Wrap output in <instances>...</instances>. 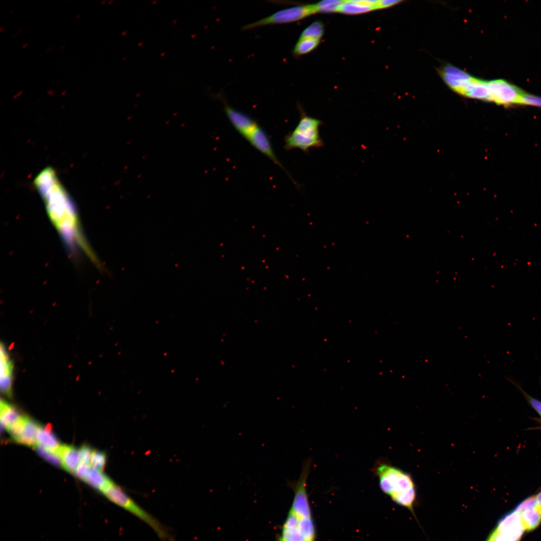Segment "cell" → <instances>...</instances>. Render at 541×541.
I'll use <instances>...</instances> for the list:
<instances>
[{
	"instance_id": "obj_40",
	"label": "cell",
	"mask_w": 541,
	"mask_h": 541,
	"mask_svg": "<svg viewBox=\"0 0 541 541\" xmlns=\"http://www.w3.org/2000/svg\"><path fill=\"white\" fill-rule=\"evenodd\" d=\"M65 47H66V45H65V44H63V45H61V46H60V49L61 50H63V49H64L65 48Z\"/></svg>"
},
{
	"instance_id": "obj_16",
	"label": "cell",
	"mask_w": 541,
	"mask_h": 541,
	"mask_svg": "<svg viewBox=\"0 0 541 541\" xmlns=\"http://www.w3.org/2000/svg\"><path fill=\"white\" fill-rule=\"evenodd\" d=\"M524 530L530 531L541 522V506L537 503L518 512Z\"/></svg>"
},
{
	"instance_id": "obj_36",
	"label": "cell",
	"mask_w": 541,
	"mask_h": 541,
	"mask_svg": "<svg viewBox=\"0 0 541 541\" xmlns=\"http://www.w3.org/2000/svg\"><path fill=\"white\" fill-rule=\"evenodd\" d=\"M81 16H82V14H78V15H76V17H75V19H76V20H79V19H80L81 18Z\"/></svg>"
},
{
	"instance_id": "obj_27",
	"label": "cell",
	"mask_w": 541,
	"mask_h": 541,
	"mask_svg": "<svg viewBox=\"0 0 541 541\" xmlns=\"http://www.w3.org/2000/svg\"><path fill=\"white\" fill-rule=\"evenodd\" d=\"M519 105L541 108V97L524 92L521 98Z\"/></svg>"
},
{
	"instance_id": "obj_24",
	"label": "cell",
	"mask_w": 541,
	"mask_h": 541,
	"mask_svg": "<svg viewBox=\"0 0 541 541\" xmlns=\"http://www.w3.org/2000/svg\"><path fill=\"white\" fill-rule=\"evenodd\" d=\"M106 460V455L104 452L97 450H93L90 461L93 468L103 472Z\"/></svg>"
},
{
	"instance_id": "obj_5",
	"label": "cell",
	"mask_w": 541,
	"mask_h": 541,
	"mask_svg": "<svg viewBox=\"0 0 541 541\" xmlns=\"http://www.w3.org/2000/svg\"><path fill=\"white\" fill-rule=\"evenodd\" d=\"M109 501L121 507L148 524L163 541H169L172 535L161 522L134 501L113 481L101 493Z\"/></svg>"
},
{
	"instance_id": "obj_32",
	"label": "cell",
	"mask_w": 541,
	"mask_h": 541,
	"mask_svg": "<svg viewBox=\"0 0 541 541\" xmlns=\"http://www.w3.org/2000/svg\"><path fill=\"white\" fill-rule=\"evenodd\" d=\"M23 92H24L23 90H21L17 94H16V95H14V98L16 99V98H18L19 96H21L23 93Z\"/></svg>"
},
{
	"instance_id": "obj_17",
	"label": "cell",
	"mask_w": 541,
	"mask_h": 541,
	"mask_svg": "<svg viewBox=\"0 0 541 541\" xmlns=\"http://www.w3.org/2000/svg\"><path fill=\"white\" fill-rule=\"evenodd\" d=\"M40 426L36 421L27 417L22 433L16 442L28 446H36Z\"/></svg>"
},
{
	"instance_id": "obj_20",
	"label": "cell",
	"mask_w": 541,
	"mask_h": 541,
	"mask_svg": "<svg viewBox=\"0 0 541 541\" xmlns=\"http://www.w3.org/2000/svg\"><path fill=\"white\" fill-rule=\"evenodd\" d=\"M320 40L309 38H299L293 50L296 57L308 54L314 50L319 45Z\"/></svg>"
},
{
	"instance_id": "obj_18",
	"label": "cell",
	"mask_w": 541,
	"mask_h": 541,
	"mask_svg": "<svg viewBox=\"0 0 541 541\" xmlns=\"http://www.w3.org/2000/svg\"><path fill=\"white\" fill-rule=\"evenodd\" d=\"M84 481L102 493L113 481L102 471L90 467Z\"/></svg>"
},
{
	"instance_id": "obj_13",
	"label": "cell",
	"mask_w": 541,
	"mask_h": 541,
	"mask_svg": "<svg viewBox=\"0 0 541 541\" xmlns=\"http://www.w3.org/2000/svg\"><path fill=\"white\" fill-rule=\"evenodd\" d=\"M377 1H343L338 12L356 15L367 13L376 10Z\"/></svg>"
},
{
	"instance_id": "obj_12",
	"label": "cell",
	"mask_w": 541,
	"mask_h": 541,
	"mask_svg": "<svg viewBox=\"0 0 541 541\" xmlns=\"http://www.w3.org/2000/svg\"><path fill=\"white\" fill-rule=\"evenodd\" d=\"M440 73L445 83L455 92L472 78L468 73L449 65L444 66Z\"/></svg>"
},
{
	"instance_id": "obj_31",
	"label": "cell",
	"mask_w": 541,
	"mask_h": 541,
	"mask_svg": "<svg viewBox=\"0 0 541 541\" xmlns=\"http://www.w3.org/2000/svg\"><path fill=\"white\" fill-rule=\"evenodd\" d=\"M535 496L537 504L541 506V490Z\"/></svg>"
},
{
	"instance_id": "obj_30",
	"label": "cell",
	"mask_w": 541,
	"mask_h": 541,
	"mask_svg": "<svg viewBox=\"0 0 541 541\" xmlns=\"http://www.w3.org/2000/svg\"><path fill=\"white\" fill-rule=\"evenodd\" d=\"M401 2V1L394 0H381L377 1L376 10L385 9L391 7Z\"/></svg>"
},
{
	"instance_id": "obj_10",
	"label": "cell",
	"mask_w": 541,
	"mask_h": 541,
	"mask_svg": "<svg viewBox=\"0 0 541 541\" xmlns=\"http://www.w3.org/2000/svg\"><path fill=\"white\" fill-rule=\"evenodd\" d=\"M224 111L234 128L244 139L258 125L257 121L246 113L234 109L223 101Z\"/></svg>"
},
{
	"instance_id": "obj_8",
	"label": "cell",
	"mask_w": 541,
	"mask_h": 541,
	"mask_svg": "<svg viewBox=\"0 0 541 541\" xmlns=\"http://www.w3.org/2000/svg\"><path fill=\"white\" fill-rule=\"evenodd\" d=\"M246 140L256 149L269 158L282 168L293 180L289 173L284 168L276 155L270 139L264 130L258 124L249 134ZM295 183V181L293 180Z\"/></svg>"
},
{
	"instance_id": "obj_2",
	"label": "cell",
	"mask_w": 541,
	"mask_h": 541,
	"mask_svg": "<svg viewBox=\"0 0 541 541\" xmlns=\"http://www.w3.org/2000/svg\"><path fill=\"white\" fill-rule=\"evenodd\" d=\"M309 474L303 471L297 480L288 481L294 498L281 526L277 541H315L316 529L307 490Z\"/></svg>"
},
{
	"instance_id": "obj_22",
	"label": "cell",
	"mask_w": 541,
	"mask_h": 541,
	"mask_svg": "<svg viewBox=\"0 0 541 541\" xmlns=\"http://www.w3.org/2000/svg\"><path fill=\"white\" fill-rule=\"evenodd\" d=\"M34 448L37 453L45 460L56 466L63 467L62 459L58 453L47 450L39 445H36Z\"/></svg>"
},
{
	"instance_id": "obj_14",
	"label": "cell",
	"mask_w": 541,
	"mask_h": 541,
	"mask_svg": "<svg viewBox=\"0 0 541 541\" xmlns=\"http://www.w3.org/2000/svg\"><path fill=\"white\" fill-rule=\"evenodd\" d=\"M37 442L39 446L57 453L62 446L53 432L52 426L50 424L40 426L37 436Z\"/></svg>"
},
{
	"instance_id": "obj_42",
	"label": "cell",
	"mask_w": 541,
	"mask_h": 541,
	"mask_svg": "<svg viewBox=\"0 0 541 541\" xmlns=\"http://www.w3.org/2000/svg\"><path fill=\"white\" fill-rule=\"evenodd\" d=\"M18 33L17 32L15 34H14V35H13V37L14 38H16L17 37V36H18Z\"/></svg>"
},
{
	"instance_id": "obj_4",
	"label": "cell",
	"mask_w": 541,
	"mask_h": 541,
	"mask_svg": "<svg viewBox=\"0 0 541 541\" xmlns=\"http://www.w3.org/2000/svg\"><path fill=\"white\" fill-rule=\"evenodd\" d=\"M299 109L300 119L296 127L285 136V149L288 151L298 149L307 153L313 148L324 146L319 131L323 122L307 115L301 106Z\"/></svg>"
},
{
	"instance_id": "obj_34",
	"label": "cell",
	"mask_w": 541,
	"mask_h": 541,
	"mask_svg": "<svg viewBox=\"0 0 541 541\" xmlns=\"http://www.w3.org/2000/svg\"><path fill=\"white\" fill-rule=\"evenodd\" d=\"M28 45H29V43H28V42H27V43H26L24 44L23 45V46H22V48H23V49H26V48H27V47L28 46Z\"/></svg>"
},
{
	"instance_id": "obj_15",
	"label": "cell",
	"mask_w": 541,
	"mask_h": 541,
	"mask_svg": "<svg viewBox=\"0 0 541 541\" xmlns=\"http://www.w3.org/2000/svg\"><path fill=\"white\" fill-rule=\"evenodd\" d=\"M57 453L60 456L63 467L74 473L80 462L79 450L72 445H62Z\"/></svg>"
},
{
	"instance_id": "obj_1",
	"label": "cell",
	"mask_w": 541,
	"mask_h": 541,
	"mask_svg": "<svg viewBox=\"0 0 541 541\" xmlns=\"http://www.w3.org/2000/svg\"><path fill=\"white\" fill-rule=\"evenodd\" d=\"M34 185L42 198L53 224L70 246H84L75 204L59 179L55 170L51 167L42 169L35 177Z\"/></svg>"
},
{
	"instance_id": "obj_23",
	"label": "cell",
	"mask_w": 541,
	"mask_h": 541,
	"mask_svg": "<svg viewBox=\"0 0 541 541\" xmlns=\"http://www.w3.org/2000/svg\"><path fill=\"white\" fill-rule=\"evenodd\" d=\"M343 1L324 0L315 4L316 12L320 13L338 12L339 7Z\"/></svg>"
},
{
	"instance_id": "obj_28",
	"label": "cell",
	"mask_w": 541,
	"mask_h": 541,
	"mask_svg": "<svg viewBox=\"0 0 541 541\" xmlns=\"http://www.w3.org/2000/svg\"><path fill=\"white\" fill-rule=\"evenodd\" d=\"M79 450L80 456V463L89 465L93 451L92 448L88 445H83Z\"/></svg>"
},
{
	"instance_id": "obj_38",
	"label": "cell",
	"mask_w": 541,
	"mask_h": 541,
	"mask_svg": "<svg viewBox=\"0 0 541 541\" xmlns=\"http://www.w3.org/2000/svg\"><path fill=\"white\" fill-rule=\"evenodd\" d=\"M5 27L4 26H2L0 28V32L3 33L5 30Z\"/></svg>"
},
{
	"instance_id": "obj_41",
	"label": "cell",
	"mask_w": 541,
	"mask_h": 541,
	"mask_svg": "<svg viewBox=\"0 0 541 541\" xmlns=\"http://www.w3.org/2000/svg\"><path fill=\"white\" fill-rule=\"evenodd\" d=\"M66 93H67V91H66V90H65V91H63V92H62V93H61V95H62V96H64V95H65Z\"/></svg>"
},
{
	"instance_id": "obj_21",
	"label": "cell",
	"mask_w": 541,
	"mask_h": 541,
	"mask_svg": "<svg viewBox=\"0 0 541 541\" xmlns=\"http://www.w3.org/2000/svg\"><path fill=\"white\" fill-rule=\"evenodd\" d=\"M324 31L323 24L320 21H316L304 29L300 38H309L320 40Z\"/></svg>"
},
{
	"instance_id": "obj_39",
	"label": "cell",
	"mask_w": 541,
	"mask_h": 541,
	"mask_svg": "<svg viewBox=\"0 0 541 541\" xmlns=\"http://www.w3.org/2000/svg\"><path fill=\"white\" fill-rule=\"evenodd\" d=\"M23 29V27H22V26L19 28L18 30H17V33H19L21 32L22 31Z\"/></svg>"
},
{
	"instance_id": "obj_3",
	"label": "cell",
	"mask_w": 541,
	"mask_h": 541,
	"mask_svg": "<svg viewBox=\"0 0 541 541\" xmlns=\"http://www.w3.org/2000/svg\"><path fill=\"white\" fill-rule=\"evenodd\" d=\"M381 490L396 504L410 510L414 517V505L416 489L412 476L408 473L386 462H379L373 468Z\"/></svg>"
},
{
	"instance_id": "obj_37",
	"label": "cell",
	"mask_w": 541,
	"mask_h": 541,
	"mask_svg": "<svg viewBox=\"0 0 541 541\" xmlns=\"http://www.w3.org/2000/svg\"><path fill=\"white\" fill-rule=\"evenodd\" d=\"M15 10H16L15 8L12 9L11 10H10V11L9 12V14H13Z\"/></svg>"
},
{
	"instance_id": "obj_7",
	"label": "cell",
	"mask_w": 541,
	"mask_h": 541,
	"mask_svg": "<svg viewBox=\"0 0 541 541\" xmlns=\"http://www.w3.org/2000/svg\"><path fill=\"white\" fill-rule=\"evenodd\" d=\"M487 84L488 101L504 106L519 104L524 93L520 88L503 79L492 80L487 81Z\"/></svg>"
},
{
	"instance_id": "obj_6",
	"label": "cell",
	"mask_w": 541,
	"mask_h": 541,
	"mask_svg": "<svg viewBox=\"0 0 541 541\" xmlns=\"http://www.w3.org/2000/svg\"><path fill=\"white\" fill-rule=\"evenodd\" d=\"M315 4L304 5L280 10L257 21L242 27L243 31H249L259 27L291 23L301 20L316 13Z\"/></svg>"
},
{
	"instance_id": "obj_9",
	"label": "cell",
	"mask_w": 541,
	"mask_h": 541,
	"mask_svg": "<svg viewBox=\"0 0 541 541\" xmlns=\"http://www.w3.org/2000/svg\"><path fill=\"white\" fill-rule=\"evenodd\" d=\"M495 529L506 541H519L525 531L519 514L515 510L503 517L498 522Z\"/></svg>"
},
{
	"instance_id": "obj_26",
	"label": "cell",
	"mask_w": 541,
	"mask_h": 541,
	"mask_svg": "<svg viewBox=\"0 0 541 541\" xmlns=\"http://www.w3.org/2000/svg\"><path fill=\"white\" fill-rule=\"evenodd\" d=\"M509 380L510 381L511 383L513 385H514L517 389L520 390V391L523 395L524 398H525L526 400L528 403L529 405L541 417V401L528 395L520 387V386H519L518 384L515 383L513 380H510L509 379Z\"/></svg>"
},
{
	"instance_id": "obj_19",
	"label": "cell",
	"mask_w": 541,
	"mask_h": 541,
	"mask_svg": "<svg viewBox=\"0 0 541 541\" xmlns=\"http://www.w3.org/2000/svg\"><path fill=\"white\" fill-rule=\"evenodd\" d=\"M22 416L14 406L5 400H1L0 416L1 426H3L7 429Z\"/></svg>"
},
{
	"instance_id": "obj_35",
	"label": "cell",
	"mask_w": 541,
	"mask_h": 541,
	"mask_svg": "<svg viewBox=\"0 0 541 541\" xmlns=\"http://www.w3.org/2000/svg\"><path fill=\"white\" fill-rule=\"evenodd\" d=\"M52 50H53V48L52 47H50V48L47 49V50H46V53H50L52 51Z\"/></svg>"
},
{
	"instance_id": "obj_29",
	"label": "cell",
	"mask_w": 541,
	"mask_h": 541,
	"mask_svg": "<svg viewBox=\"0 0 541 541\" xmlns=\"http://www.w3.org/2000/svg\"><path fill=\"white\" fill-rule=\"evenodd\" d=\"M90 467V465L80 463L78 465L74 473L77 477L84 481Z\"/></svg>"
},
{
	"instance_id": "obj_25",
	"label": "cell",
	"mask_w": 541,
	"mask_h": 541,
	"mask_svg": "<svg viewBox=\"0 0 541 541\" xmlns=\"http://www.w3.org/2000/svg\"><path fill=\"white\" fill-rule=\"evenodd\" d=\"M26 417V416L22 415L18 420L7 428L8 432L16 441L18 439L22 433Z\"/></svg>"
},
{
	"instance_id": "obj_11",
	"label": "cell",
	"mask_w": 541,
	"mask_h": 541,
	"mask_svg": "<svg viewBox=\"0 0 541 541\" xmlns=\"http://www.w3.org/2000/svg\"><path fill=\"white\" fill-rule=\"evenodd\" d=\"M0 387L1 392L6 396L12 395L14 365L4 344L0 347Z\"/></svg>"
},
{
	"instance_id": "obj_33",
	"label": "cell",
	"mask_w": 541,
	"mask_h": 541,
	"mask_svg": "<svg viewBox=\"0 0 541 541\" xmlns=\"http://www.w3.org/2000/svg\"><path fill=\"white\" fill-rule=\"evenodd\" d=\"M55 92V91H54L52 89H51L48 91V94H49L50 95H53L54 94Z\"/></svg>"
}]
</instances>
